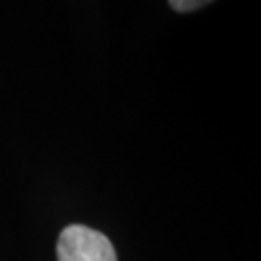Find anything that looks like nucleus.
<instances>
[{
  "instance_id": "2",
  "label": "nucleus",
  "mask_w": 261,
  "mask_h": 261,
  "mask_svg": "<svg viewBox=\"0 0 261 261\" xmlns=\"http://www.w3.org/2000/svg\"><path fill=\"white\" fill-rule=\"evenodd\" d=\"M209 2H213V0H168L170 8L176 10V12H182V14H186V12H196V10L207 6Z\"/></svg>"
},
{
  "instance_id": "1",
  "label": "nucleus",
  "mask_w": 261,
  "mask_h": 261,
  "mask_svg": "<svg viewBox=\"0 0 261 261\" xmlns=\"http://www.w3.org/2000/svg\"><path fill=\"white\" fill-rule=\"evenodd\" d=\"M56 257L58 261H116V252L103 232L70 224L58 236Z\"/></svg>"
}]
</instances>
